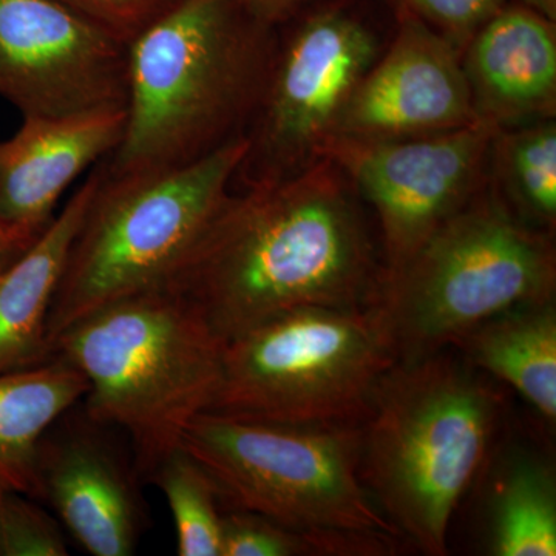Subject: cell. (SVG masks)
<instances>
[{"label":"cell","instance_id":"21","mask_svg":"<svg viewBox=\"0 0 556 556\" xmlns=\"http://www.w3.org/2000/svg\"><path fill=\"white\" fill-rule=\"evenodd\" d=\"M150 482L166 496L177 532L179 556H222V500L211 475L188 450L172 452Z\"/></svg>","mask_w":556,"mask_h":556},{"label":"cell","instance_id":"28","mask_svg":"<svg viewBox=\"0 0 556 556\" xmlns=\"http://www.w3.org/2000/svg\"><path fill=\"white\" fill-rule=\"evenodd\" d=\"M522 5L535 10L536 13L543 14L547 20L556 22V0H521Z\"/></svg>","mask_w":556,"mask_h":556},{"label":"cell","instance_id":"17","mask_svg":"<svg viewBox=\"0 0 556 556\" xmlns=\"http://www.w3.org/2000/svg\"><path fill=\"white\" fill-rule=\"evenodd\" d=\"M87 380L62 361L0 372V486L38 501L39 445L47 431L84 399Z\"/></svg>","mask_w":556,"mask_h":556},{"label":"cell","instance_id":"8","mask_svg":"<svg viewBox=\"0 0 556 556\" xmlns=\"http://www.w3.org/2000/svg\"><path fill=\"white\" fill-rule=\"evenodd\" d=\"M399 358L382 303L300 308L229 340L206 412L289 426L362 424Z\"/></svg>","mask_w":556,"mask_h":556},{"label":"cell","instance_id":"7","mask_svg":"<svg viewBox=\"0 0 556 556\" xmlns=\"http://www.w3.org/2000/svg\"><path fill=\"white\" fill-rule=\"evenodd\" d=\"M248 149L241 135L175 169L123 178L104 169L51 303L49 350L93 311L169 280L232 193Z\"/></svg>","mask_w":556,"mask_h":556},{"label":"cell","instance_id":"20","mask_svg":"<svg viewBox=\"0 0 556 556\" xmlns=\"http://www.w3.org/2000/svg\"><path fill=\"white\" fill-rule=\"evenodd\" d=\"M489 166L493 186L519 218L544 226L548 232L555 229V118L497 130Z\"/></svg>","mask_w":556,"mask_h":556},{"label":"cell","instance_id":"5","mask_svg":"<svg viewBox=\"0 0 556 556\" xmlns=\"http://www.w3.org/2000/svg\"><path fill=\"white\" fill-rule=\"evenodd\" d=\"M361 426L201 413L181 445L214 479L222 500L308 538L318 555H391L402 533L362 479Z\"/></svg>","mask_w":556,"mask_h":556},{"label":"cell","instance_id":"27","mask_svg":"<svg viewBox=\"0 0 556 556\" xmlns=\"http://www.w3.org/2000/svg\"><path fill=\"white\" fill-rule=\"evenodd\" d=\"M35 239L36 237L11 228V226L5 225L0 219V266H5L13 262L21 252L30 247L31 241Z\"/></svg>","mask_w":556,"mask_h":556},{"label":"cell","instance_id":"14","mask_svg":"<svg viewBox=\"0 0 556 556\" xmlns=\"http://www.w3.org/2000/svg\"><path fill=\"white\" fill-rule=\"evenodd\" d=\"M126 108L68 116H30L0 142V219L38 237L65 190L118 148Z\"/></svg>","mask_w":556,"mask_h":556},{"label":"cell","instance_id":"9","mask_svg":"<svg viewBox=\"0 0 556 556\" xmlns=\"http://www.w3.org/2000/svg\"><path fill=\"white\" fill-rule=\"evenodd\" d=\"M379 51L375 31L342 10L320 11L276 40L236 182L291 177L318 160Z\"/></svg>","mask_w":556,"mask_h":556},{"label":"cell","instance_id":"1","mask_svg":"<svg viewBox=\"0 0 556 556\" xmlns=\"http://www.w3.org/2000/svg\"><path fill=\"white\" fill-rule=\"evenodd\" d=\"M356 189L328 159L232 192L161 288L223 343L300 308L379 302V265Z\"/></svg>","mask_w":556,"mask_h":556},{"label":"cell","instance_id":"16","mask_svg":"<svg viewBox=\"0 0 556 556\" xmlns=\"http://www.w3.org/2000/svg\"><path fill=\"white\" fill-rule=\"evenodd\" d=\"M104 175L102 161L75 190L61 214L21 252L0 268V372L46 364L47 320L91 200Z\"/></svg>","mask_w":556,"mask_h":556},{"label":"cell","instance_id":"18","mask_svg":"<svg viewBox=\"0 0 556 556\" xmlns=\"http://www.w3.org/2000/svg\"><path fill=\"white\" fill-rule=\"evenodd\" d=\"M456 346L475 368L517 390L552 427L556 422L555 300L517 306L490 318Z\"/></svg>","mask_w":556,"mask_h":556},{"label":"cell","instance_id":"12","mask_svg":"<svg viewBox=\"0 0 556 556\" xmlns=\"http://www.w3.org/2000/svg\"><path fill=\"white\" fill-rule=\"evenodd\" d=\"M473 121L460 51L402 9L390 49L361 80L331 137H428Z\"/></svg>","mask_w":556,"mask_h":556},{"label":"cell","instance_id":"15","mask_svg":"<svg viewBox=\"0 0 556 556\" xmlns=\"http://www.w3.org/2000/svg\"><path fill=\"white\" fill-rule=\"evenodd\" d=\"M475 118L496 130L556 115L555 22L526 5H504L464 47Z\"/></svg>","mask_w":556,"mask_h":556},{"label":"cell","instance_id":"2","mask_svg":"<svg viewBox=\"0 0 556 556\" xmlns=\"http://www.w3.org/2000/svg\"><path fill=\"white\" fill-rule=\"evenodd\" d=\"M276 36L237 0H175L127 43L126 126L109 178L175 169L247 135Z\"/></svg>","mask_w":556,"mask_h":556},{"label":"cell","instance_id":"26","mask_svg":"<svg viewBox=\"0 0 556 556\" xmlns=\"http://www.w3.org/2000/svg\"><path fill=\"white\" fill-rule=\"evenodd\" d=\"M305 0H237L244 14L266 28H276L287 21Z\"/></svg>","mask_w":556,"mask_h":556},{"label":"cell","instance_id":"19","mask_svg":"<svg viewBox=\"0 0 556 556\" xmlns=\"http://www.w3.org/2000/svg\"><path fill=\"white\" fill-rule=\"evenodd\" d=\"M489 551L496 556L556 555V479L538 456L508 457L493 484Z\"/></svg>","mask_w":556,"mask_h":556},{"label":"cell","instance_id":"3","mask_svg":"<svg viewBox=\"0 0 556 556\" xmlns=\"http://www.w3.org/2000/svg\"><path fill=\"white\" fill-rule=\"evenodd\" d=\"M501 397L445 356L401 361L362 420L361 471L380 510L424 554H448L456 506L495 438Z\"/></svg>","mask_w":556,"mask_h":556},{"label":"cell","instance_id":"29","mask_svg":"<svg viewBox=\"0 0 556 556\" xmlns=\"http://www.w3.org/2000/svg\"><path fill=\"white\" fill-rule=\"evenodd\" d=\"M0 268H3V266H0Z\"/></svg>","mask_w":556,"mask_h":556},{"label":"cell","instance_id":"23","mask_svg":"<svg viewBox=\"0 0 556 556\" xmlns=\"http://www.w3.org/2000/svg\"><path fill=\"white\" fill-rule=\"evenodd\" d=\"M318 555L308 538L254 511L233 508L223 514L222 556Z\"/></svg>","mask_w":556,"mask_h":556},{"label":"cell","instance_id":"11","mask_svg":"<svg viewBox=\"0 0 556 556\" xmlns=\"http://www.w3.org/2000/svg\"><path fill=\"white\" fill-rule=\"evenodd\" d=\"M0 98L22 118L126 108L127 43L61 0H0Z\"/></svg>","mask_w":556,"mask_h":556},{"label":"cell","instance_id":"24","mask_svg":"<svg viewBox=\"0 0 556 556\" xmlns=\"http://www.w3.org/2000/svg\"><path fill=\"white\" fill-rule=\"evenodd\" d=\"M420 21L447 38L463 53L468 40L506 0H399Z\"/></svg>","mask_w":556,"mask_h":556},{"label":"cell","instance_id":"6","mask_svg":"<svg viewBox=\"0 0 556 556\" xmlns=\"http://www.w3.org/2000/svg\"><path fill=\"white\" fill-rule=\"evenodd\" d=\"M555 291L551 232L527 225L486 178L401 269L383 277L379 302L399 358L415 361L508 309L555 300Z\"/></svg>","mask_w":556,"mask_h":556},{"label":"cell","instance_id":"22","mask_svg":"<svg viewBox=\"0 0 556 556\" xmlns=\"http://www.w3.org/2000/svg\"><path fill=\"white\" fill-rule=\"evenodd\" d=\"M68 555L60 522L33 497L0 486V556Z\"/></svg>","mask_w":556,"mask_h":556},{"label":"cell","instance_id":"4","mask_svg":"<svg viewBox=\"0 0 556 556\" xmlns=\"http://www.w3.org/2000/svg\"><path fill=\"white\" fill-rule=\"evenodd\" d=\"M223 350L200 314L166 288L93 311L50 346L51 357L86 378V415L126 431L134 466L146 481L206 412L222 376Z\"/></svg>","mask_w":556,"mask_h":556},{"label":"cell","instance_id":"10","mask_svg":"<svg viewBox=\"0 0 556 556\" xmlns=\"http://www.w3.org/2000/svg\"><path fill=\"white\" fill-rule=\"evenodd\" d=\"M496 131L477 119L428 137L325 141L318 159L331 160L378 215L383 277L401 269L482 188Z\"/></svg>","mask_w":556,"mask_h":556},{"label":"cell","instance_id":"13","mask_svg":"<svg viewBox=\"0 0 556 556\" xmlns=\"http://www.w3.org/2000/svg\"><path fill=\"white\" fill-rule=\"evenodd\" d=\"M102 430L84 412L47 431L36 464L38 500L90 555L130 556L146 527L141 478Z\"/></svg>","mask_w":556,"mask_h":556},{"label":"cell","instance_id":"25","mask_svg":"<svg viewBox=\"0 0 556 556\" xmlns=\"http://www.w3.org/2000/svg\"><path fill=\"white\" fill-rule=\"evenodd\" d=\"M100 25L110 35L129 43L175 0H61Z\"/></svg>","mask_w":556,"mask_h":556}]
</instances>
